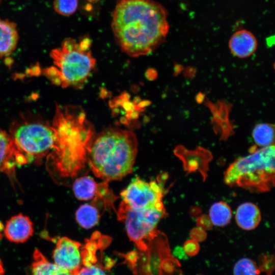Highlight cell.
<instances>
[{"label":"cell","instance_id":"obj_1","mask_svg":"<svg viewBox=\"0 0 275 275\" xmlns=\"http://www.w3.org/2000/svg\"><path fill=\"white\" fill-rule=\"evenodd\" d=\"M111 26L118 45L132 57L154 51L169 29L167 11L154 0H118Z\"/></svg>","mask_w":275,"mask_h":275},{"label":"cell","instance_id":"obj_2","mask_svg":"<svg viewBox=\"0 0 275 275\" xmlns=\"http://www.w3.org/2000/svg\"><path fill=\"white\" fill-rule=\"evenodd\" d=\"M51 125L55 145L47 159L60 176L73 177L87 160L93 127L83 109L76 106H57Z\"/></svg>","mask_w":275,"mask_h":275},{"label":"cell","instance_id":"obj_3","mask_svg":"<svg viewBox=\"0 0 275 275\" xmlns=\"http://www.w3.org/2000/svg\"><path fill=\"white\" fill-rule=\"evenodd\" d=\"M137 149L134 133L109 127L93 139L87 158L94 175L108 182L120 179L131 172Z\"/></svg>","mask_w":275,"mask_h":275},{"label":"cell","instance_id":"obj_4","mask_svg":"<svg viewBox=\"0 0 275 275\" xmlns=\"http://www.w3.org/2000/svg\"><path fill=\"white\" fill-rule=\"evenodd\" d=\"M91 40L67 38L60 47L51 50L53 65L44 70L54 85L63 88H80L87 81L96 64L90 49Z\"/></svg>","mask_w":275,"mask_h":275},{"label":"cell","instance_id":"obj_5","mask_svg":"<svg viewBox=\"0 0 275 275\" xmlns=\"http://www.w3.org/2000/svg\"><path fill=\"white\" fill-rule=\"evenodd\" d=\"M274 145H272L237 159L225 172V183L250 192L270 191L274 186Z\"/></svg>","mask_w":275,"mask_h":275},{"label":"cell","instance_id":"obj_6","mask_svg":"<svg viewBox=\"0 0 275 275\" xmlns=\"http://www.w3.org/2000/svg\"><path fill=\"white\" fill-rule=\"evenodd\" d=\"M11 136L29 163L48 157L53 151L55 134L51 124L38 119L22 120L11 127Z\"/></svg>","mask_w":275,"mask_h":275},{"label":"cell","instance_id":"obj_7","mask_svg":"<svg viewBox=\"0 0 275 275\" xmlns=\"http://www.w3.org/2000/svg\"><path fill=\"white\" fill-rule=\"evenodd\" d=\"M119 213L120 220L125 223L129 238L141 251H146L157 236V225L166 213L165 208L135 210L121 205Z\"/></svg>","mask_w":275,"mask_h":275},{"label":"cell","instance_id":"obj_8","mask_svg":"<svg viewBox=\"0 0 275 275\" xmlns=\"http://www.w3.org/2000/svg\"><path fill=\"white\" fill-rule=\"evenodd\" d=\"M121 206L135 210L164 209L163 191L155 181L147 182L136 177L120 194Z\"/></svg>","mask_w":275,"mask_h":275},{"label":"cell","instance_id":"obj_9","mask_svg":"<svg viewBox=\"0 0 275 275\" xmlns=\"http://www.w3.org/2000/svg\"><path fill=\"white\" fill-rule=\"evenodd\" d=\"M56 246L52 252L54 263L76 275L83 264L82 245L66 237L54 238Z\"/></svg>","mask_w":275,"mask_h":275},{"label":"cell","instance_id":"obj_10","mask_svg":"<svg viewBox=\"0 0 275 275\" xmlns=\"http://www.w3.org/2000/svg\"><path fill=\"white\" fill-rule=\"evenodd\" d=\"M29 163L25 155L18 148L12 137L0 130V173L14 179L15 169Z\"/></svg>","mask_w":275,"mask_h":275},{"label":"cell","instance_id":"obj_11","mask_svg":"<svg viewBox=\"0 0 275 275\" xmlns=\"http://www.w3.org/2000/svg\"><path fill=\"white\" fill-rule=\"evenodd\" d=\"M3 231L10 241L22 243L32 236L34 229L30 218L20 213L12 216L7 222Z\"/></svg>","mask_w":275,"mask_h":275},{"label":"cell","instance_id":"obj_12","mask_svg":"<svg viewBox=\"0 0 275 275\" xmlns=\"http://www.w3.org/2000/svg\"><path fill=\"white\" fill-rule=\"evenodd\" d=\"M229 47L231 53L240 58L251 56L256 50L257 41L255 36L246 30H240L231 36Z\"/></svg>","mask_w":275,"mask_h":275},{"label":"cell","instance_id":"obj_13","mask_svg":"<svg viewBox=\"0 0 275 275\" xmlns=\"http://www.w3.org/2000/svg\"><path fill=\"white\" fill-rule=\"evenodd\" d=\"M18 39L17 24L0 18V59L12 54L16 48Z\"/></svg>","mask_w":275,"mask_h":275},{"label":"cell","instance_id":"obj_14","mask_svg":"<svg viewBox=\"0 0 275 275\" xmlns=\"http://www.w3.org/2000/svg\"><path fill=\"white\" fill-rule=\"evenodd\" d=\"M236 222L242 229L251 230L259 224L261 215L258 207L255 204L246 202L240 204L235 214Z\"/></svg>","mask_w":275,"mask_h":275},{"label":"cell","instance_id":"obj_15","mask_svg":"<svg viewBox=\"0 0 275 275\" xmlns=\"http://www.w3.org/2000/svg\"><path fill=\"white\" fill-rule=\"evenodd\" d=\"M33 259L31 265L33 275H72L54 263L50 262L38 249L35 250Z\"/></svg>","mask_w":275,"mask_h":275},{"label":"cell","instance_id":"obj_16","mask_svg":"<svg viewBox=\"0 0 275 275\" xmlns=\"http://www.w3.org/2000/svg\"><path fill=\"white\" fill-rule=\"evenodd\" d=\"M98 185L93 179L84 176L77 179L73 184L75 196L80 200H89L93 199L98 191Z\"/></svg>","mask_w":275,"mask_h":275},{"label":"cell","instance_id":"obj_17","mask_svg":"<svg viewBox=\"0 0 275 275\" xmlns=\"http://www.w3.org/2000/svg\"><path fill=\"white\" fill-rule=\"evenodd\" d=\"M209 216L214 225L224 227L230 223L232 211L226 203L219 201L211 205L209 210Z\"/></svg>","mask_w":275,"mask_h":275},{"label":"cell","instance_id":"obj_18","mask_svg":"<svg viewBox=\"0 0 275 275\" xmlns=\"http://www.w3.org/2000/svg\"><path fill=\"white\" fill-rule=\"evenodd\" d=\"M75 216L76 221L81 227L90 229L97 224L100 215L95 207L86 204L79 207Z\"/></svg>","mask_w":275,"mask_h":275},{"label":"cell","instance_id":"obj_19","mask_svg":"<svg viewBox=\"0 0 275 275\" xmlns=\"http://www.w3.org/2000/svg\"><path fill=\"white\" fill-rule=\"evenodd\" d=\"M274 126L268 123H259L255 125L252 136L255 143L260 147L274 145Z\"/></svg>","mask_w":275,"mask_h":275},{"label":"cell","instance_id":"obj_20","mask_svg":"<svg viewBox=\"0 0 275 275\" xmlns=\"http://www.w3.org/2000/svg\"><path fill=\"white\" fill-rule=\"evenodd\" d=\"M260 269L256 263L248 258L238 260L233 268L234 275H259Z\"/></svg>","mask_w":275,"mask_h":275},{"label":"cell","instance_id":"obj_21","mask_svg":"<svg viewBox=\"0 0 275 275\" xmlns=\"http://www.w3.org/2000/svg\"><path fill=\"white\" fill-rule=\"evenodd\" d=\"M55 11L62 16H68L75 12L78 7V0H53Z\"/></svg>","mask_w":275,"mask_h":275},{"label":"cell","instance_id":"obj_22","mask_svg":"<svg viewBox=\"0 0 275 275\" xmlns=\"http://www.w3.org/2000/svg\"><path fill=\"white\" fill-rule=\"evenodd\" d=\"M76 275H108L100 265L89 263L84 265Z\"/></svg>","mask_w":275,"mask_h":275},{"label":"cell","instance_id":"obj_23","mask_svg":"<svg viewBox=\"0 0 275 275\" xmlns=\"http://www.w3.org/2000/svg\"><path fill=\"white\" fill-rule=\"evenodd\" d=\"M184 250L186 254L193 255L198 252L199 246L194 241L189 240L185 243Z\"/></svg>","mask_w":275,"mask_h":275},{"label":"cell","instance_id":"obj_24","mask_svg":"<svg viewBox=\"0 0 275 275\" xmlns=\"http://www.w3.org/2000/svg\"><path fill=\"white\" fill-rule=\"evenodd\" d=\"M4 226L1 222H0V240L3 237L2 232L4 231Z\"/></svg>","mask_w":275,"mask_h":275},{"label":"cell","instance_id":"obj_25","mask_svg":"<svg viewBox=\"0 0 275 275\" xmlns=\"http://www.w3.org/2000/svg\"><path fill=\"white\" fill-rule=\"evenodd\" d=\"M4 273V269L3 267V265L2 264V262L0 260V275L3 274Z\"/></svg>","mask_w":275,"mask_h":275},{"label":"cell","instance_id":"obj_26","mask_svg":"<svg viewBox=\"0 0 275 275\" xmlns=\"http://www.w3.org/2000/svg\"><path fill=\"white\" fill-rule=\"evenodd\" d=\"M88 1L89 2H97L99 0H88Z\"/></svg>","mask_w":275,"mask_h":275},{"label":"cell","instance_id":"obj_27","mask_svg":"<svg viewBox=\"0 0 275 275\" xmlns=\"http://www.w3.org/2000/svg\"><path fill=\"white\" fill-rule=\"evenodd\" d=\"M1 1V0H0Z\"/></svg>","mask_w":275,"mask_h":275}]
</instances>
